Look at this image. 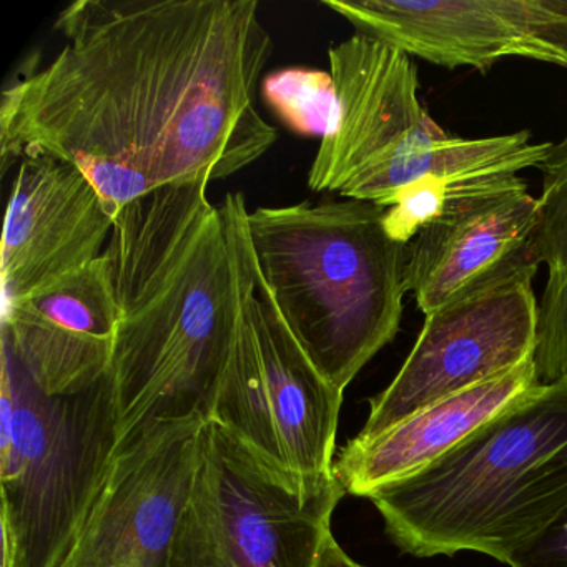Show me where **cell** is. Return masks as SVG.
<instances>
[{
  "instance_id": "ac0fdd59",
  "label": "cell",
  "mask_w": 567,
  "mask_h": 567,
  "mask_svg": "<svg viewBox=\"0 0 567 567\" xmlns=\"http://www.w3.org/2000/svg\"><path fill=\"white\" fill-rule=\"evenodd\" d=\"M511 21L546 45L567 69V0H504Z\"/></svg>"
},
{
  "instance_id": "e0dca14e",
  "label": "cell",
  "mask_w": 567,
  "mask_h": 567,
  "mask_svg": "<svg viewBox=\"0 0 567 567\" xmlns=\"http://www.w3.org/2000/svg\"><path fill=\"white\" fill-rule=\"evenodd\" d=\"M261 99L295 134L321 137L330 131L337 109V91L330 72L287 68L265 75Z\"/></svg>"
},
{
  "instance_id": "d6986e66",
  "label": "cell",
  "mask_w": 567,
  "mask_h": 567,
  "mask_svg": "<svg viewBox=\"0 0 567 567\" xmlns=\"http://www.w3.org/2000/svg\"><path fill=\"white\" fill-rule=\"evenodd\" d=\"M511 567H567V507L543 533L506 560Z\"/></svg>"
},
{
  "instance_id": "52a82bcc",
  "label": "cell",
  "mask_w": 567,
  "mask_h": 567,
  "mask_svg": "<svg viewBox=\"0 0 567 567\" xmlns=\"http://www.w3.org/2000/svg\"><path fill=\"white\" fill-rule=\"evenodd\" d=\"M344 494L337 474L291 476L205 421L168 567H315Z\"/></svg>"
},
{
  "instance_id": "7a4b0ae2",
  "label": "cell",
  "mask_w": 567,
  "mask_h": 567,
  "mask_svg": "<svg viewBox=\"0 0 567 567\" xmlns=\"http://www.w3.org/2000/svg\"><path fill=\"white\" fill-rule=\"evenodd\" d=\"M207 178L122 208L104 264L117 305L118 443L164 421H210L241 303L230 225Z\"/></svg>"
},
{
  "instance_id": "5b68a950",
  "label": "cell",
  "mask_w": 567,
  "mask_h": 567,
  "mask_svg": "<svg viewBox=\"0 0 567 567\" xmlns=\"http://www.w3.org/2000/svg\"><path fill=\"white\" fill-rule=\"evenodd\" d=\"M117 446L111 370L85 390L49 394L2 344L0 524L16 567H62Z\"/></svg>"
},
{
  "instance_id": "8fae6325",
  "label": "cell",
  "mask_w": 567,
  "mask_h": 567,
  "mask_svg": "<svg viewBox=\"0 0 567 567\" xmlns=\"http://www.w3.org/2000/svg\"><path fill=\"white\" fill-rule=\"evenodd\" d=\"M539 198L516 177L453 198L406 245L408 291L424 315L499 285L534 278Z\"/></svg>"
},
{
  "instance_id": "2e32d148",
  "label": "cell",
  "mask_w": 567,
  "mask_h": 567,
  "mask_svg": "<svg viewBox=\"0 0 567 567\" xmlns=\"http://www.w3.org/2000/svg\"><path fill=\"white\" fill-rule=\"evenodd\" d=\"M540 172L539 254L547 265V284L533 361L537 386H554L567 381V132L553 144Z\"/></svg>"
},
{
  "instance_id": "277c9868",
  "label": "cell",
  "mask_w": 567,
  "mask_h": 567,
  "mask_svg": "<svg viewBox=\"0 0 567 567\" xmlns=\"http://www.w3.org/2000/svg\"><path fill=\"white\" fill-rule=\"evenodd\" d=\"M370 202L248 210L261 278L287 327L337 390L394 340L408 291L406 245Z\"/></svg>"
},
{
  "instance_id": "6da1fadb",
  "label": "cell",
  "mask_w": 567,
  "mask_h": 567,
  "mask_svg": "<svg viewBox=\"0 0 567 567\" xmlns=\"http://www.w3.org/2000/svg\"><path fill=\"white\" fill-rule=\"evenodd\" d=\"M257 0H78L51 64L0 101L2 172L54 157L87 175L112 218L168 185L224 181L267 154L255 107L270 59Z\"/></svg>"
},
{
  "instance_id": "3957f363",
  "label": "cell",
  "mask_w": 567,
  "mask_h": 567,
  "mask_svg": "<svg viewBox=\"0 0 567 567\" xmlns=\"http://www.w3.org/2000/svg\"><path fill=\"white\" fill-rule=\"evenodd\" d=\"M367 499L401 553L506 564L567 507V381L534 386L453 450Z\"/></svg>"
},
{
  "instance_id": "4fadbf2b",
  "label": "cell",
  "mask_w": 567,
  "mask_h": 567,
  "mask_svg": "<svg viewBox=\"0 0 567 567\" xmlns=\"http://www.w3.org/2000/svg\"><path fill=\"white\" fill-rule=\"evenodd\" d=\"M118 313L104 257L2 311V344L49 394L97 383L111 370Z\"/></svg>"
},
{
  "instance_id": "9a60e30c",
  "label": "cell",
  "mask_w": 567,
  "mask_h": 567,
  "mask_svg": "<svg viewBox=\"0 0 567 567\" xmlns=\"http://www.w3.org/2000/svg\"><path fill=\"white\" fill-rule=\"evenodd\" d=\"M534 386V361H524L420 411L374 440H351L334 461V474L348 494L367 497L384 484L420 473Z\"/></svg>"
},
{
  "instance_id": "ffe728a7",
  "label": "cell",
  "mask_w": 567,
  "mask_h": 567,
  "mask_svg": "<svg viewBox=\"0 0 567 567\" xmlns=\"http://www.w3.org/2000/svg\"><path fill=\"white\" fill-rule=\"evenodd\" d=\"M315 567H367L363 564L357 563L351 559L340 544L334 539L333 533L328 534L321 546L320 554H318L317 564Z\"/></svg>"
},
{
  "instance_id": "5bb4252c",
  "label": "cell",
  "mask_w": 567,
  "mask_h": 567,
  "mask_svg": "<svg viewBox=\"0 0 567 567\" xmlns=\"http://www.w3.org/2000/svg\"><path fill=\"white\" fill-rule=\"evenodd\" d=\"M367 35L440 68L487 72L503 59L563 61L511 21L504 0H323Z\"/></svg>"
},
{
  "instance_id": "8992f818",
  "label": "cell",
  "mask_w": 567,
  "mask_h": 567,
  "mask_svg": "<svg viewBox=\"0 0 567 567\" xmlns=\"http://www.w3.org/2000/svg\"><path fill=\"white\" fill-rule=\"evenodd\" d=\"M220 208L234 234L244 291L212 420L278 471L333 476L343 391L321 377L281 318L257 268L244 195L228 194Z\"/></svg>"
},
{
  "instance_id": "7c38bea8",
  "label": "cell",
  "mask_w": 567,
  "mask_h": 567,
  "mask_svg": "<svg viewBox=\"0 0 567 567\" xmlns=\"http://www.w3.org/2000/svg\"><path fill=\"white\" fill-rule=\"evenodd\" d=\"M112 228L101 195L75 165L22 158L2 237V311L94 265Z\"/></svg>"
},
{
  "instance_id": "9c48e42d",
  "label": "cell",
  "mask_w": 567,
  "mask_h": 567,
  "mask_svg": "<svg viewBox=\"0 0 567 567\" xmlns=\"http://www.w3.org/2000/svg\"><path fill=\"white\" fill-rule=\"evenodd\" d=\"M539 301L533 278L509 281L426 315L423 330L393 383L370 400L354 436L367 443L454 394L533 360Z\"/></svg>"
},
{
  "instance_id": "30bf717a",
  "label": "cell",
  "mask_w": 567,
  "mask_h": 567,
  "mask_svg": "<svg viewBox=\"0 0 567 567\" xmlns=\"http://www.w3.org/2000/svg\"><path fill=\"white\" fill-rule=\"evenodd\" d=\"M204 423H154L118 443L62 567H168Z\"/></svg>"
},
{
  "instance_id": "ba28073f",
  "label": "cell",
  "mask_w": 567,
  "mask_h": 567,
  "mask_svg": "<svg viewBox=\"0 0 567 567\" xmlns=\"http://www.w3.org/2000/svg\"><path fill=\"white\" fill-rule=\"evenodd\" d=\"M328 61L337 109L308 187L386 208L401 171L451 134L424 111L416 65L400 49L354 34Z\"/></svg>"
}]
</instances>
